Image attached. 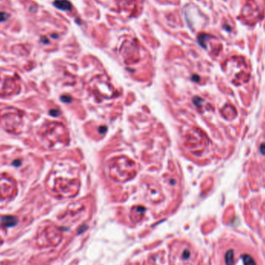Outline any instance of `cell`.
<instances>
[{
	"label": "cell",
	"instance_id": "6da1fadb",
	"mask_svg": "<svg viewBox=\"0 0 265 265\" xmlns=\"http://www.w3.org/2000/svg\"><path fill=\"white\" fill-rule=\"evenodd\" d=\"M54 5L56 8L64 11H69L72 9V5L68 0H56Z\"/></svg>",
	"mask_w": 265,
	"mask_h": 265
},
{
	"label": "cell",
	"instance_id": "7a4b0ae2",
	"mask_svg": "<svg viewBox=\"0 0 265 265\" xmlns=\"http://www.w3.org/2000/svg\"><path fill=\"white\" fill-rule=\"evenodd\" d=\"M17 219L12 216H6L1 219V222L3 226L6 227H13L17 224Z\"/></svg>",
	"mask_w": 265,
	"mask_h": 265
},
{
	"label": "cell",
	"instance_id": "3957f363",
	"mask_svg": "<svg viewBox=\"0 0 265 265\" xmlns=\"http://www.w3.org/2000/svg\"><path fill=\"white\" fill-rule=\"evenodd\" d=\"M234 253L233 250H230L226 252L225 256V261L226 265H233L234 263Z\"/></svg>",
	"mask_w": 265,
	"mask_h": 265
},
{
	"label": "cell",
	"instance_id": "277c9868",
	"mask_svg": "<svg viewBox=\"0 0 265 265\" xmlns=\"http://www.w3.org/2000/svg\"><path fill=\"white\" fill-rule=\"evenodd\" d=\"M242 259H243V262H244V265H256L255 261L249 254L242 255Z\"/></svg>",
	"mask_w": 265,
	"mask_h": 265
},
{
	"label": "cell",
	"instance_id": "5b68a950",
	"mask_svg": "<svg viewBox=\"0 0 265 265\" xmlns=\"http://www.w3.org/2000/svg\"><path fill=\"white\" fill-rule=\"evenodd\" d=\"M9 17H10L9 14L6 13L0 12V22L5 21V20H7Z\"/></svg>",
	"mask_w": 265,
	"mask_h": 265
},
{
	"label": "cell",
	"instance_id": "8992f818",
	"mask_svg": "<svg viewBox=\"0 0 265 265\" xmlns=\"http://www.w3.org/2000/svg\"><path fill=\"white\" fill-rule=\"evenodd\" d=\"M260 150H261V154L264 155V154H265V144H262L261 145V147H260Z\"/></svg>",
	"mask_w": 265,
	"mask_h": 265
}]
</instances>
